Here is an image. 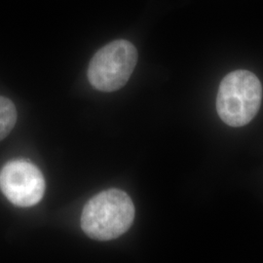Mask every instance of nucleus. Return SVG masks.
Returning <instances> with one entry per match:
<instances>
[{"label": "nucleus", "mask_w": 263, "mask_h": 263, "mask_svg": "<svg viewBox=\"0 0 263 263\" xmlns=\"http://www.w3.org/2000/svg\"><path fill=\"white\" fill-rule=\"evenodd\" d=\"M135 219V206L119 189L99 193L85 205L81 226L86 235L98 241H110L129 230Z\"/></svg>", "instance_id": "obj_1"}, {"label": "nucleus", "mask_w": 263, "mask_h": 263, "mask_svg": "<svg viewBox=\"0 0 263 263\" xmlns=\"http://www.w3.org/2000/svg\"><path fill=\"white\" fill-rule=\"evenodd\" d=\"M262 100V86L253 72L235 70L221 80L216 96V111L231 127H243L257 114Z\"/></svg>", "instance_id": "obj_2"}, {"label": "nucleus", "mask_w": 263, "mask_h": 263, "mask_svg": "<svg viewBox=\"0 0 263 263\" xmlns=\"http://www.w3.org/2000/svg\"><path fill=\"white\" fill-rule=\"evenodd\" d=\"M137 62L138 52L130 41H112L100 49L91 60L89 82L102 92L117 91L129 81Z\"/></svg>", "instance_id": "obj_3"}, {"label": "nucleus", "mask_w": 263, "mask_h": 263, "mask_svg": "<svg viewBox=\"0 0 263 263\" xmlns=\"http://www.w3.org/2000/svg\"><path fill=\"white\" fill-rule=\"evenodd\" d=\"M0 190L18 207H32L45 192V179L36 166L26 160L10 161L0 171Z\"/></svg>", "instance_id": "obj_4"}, {"label": "nucleus", "mask_w": 263, "mask_h": 263, "mask_svg": "<svg viewBox=\"0 0 263 263\" xmlns=\"http://www.w3.org/2000/svg\"><path fill=\"white\" fill-rule=\"evenodd\" d=\"M17 122V109L9 99L0 96V141L5 139Z\"/></svg>", "instance_id": "obj_5"}]
</instances>
